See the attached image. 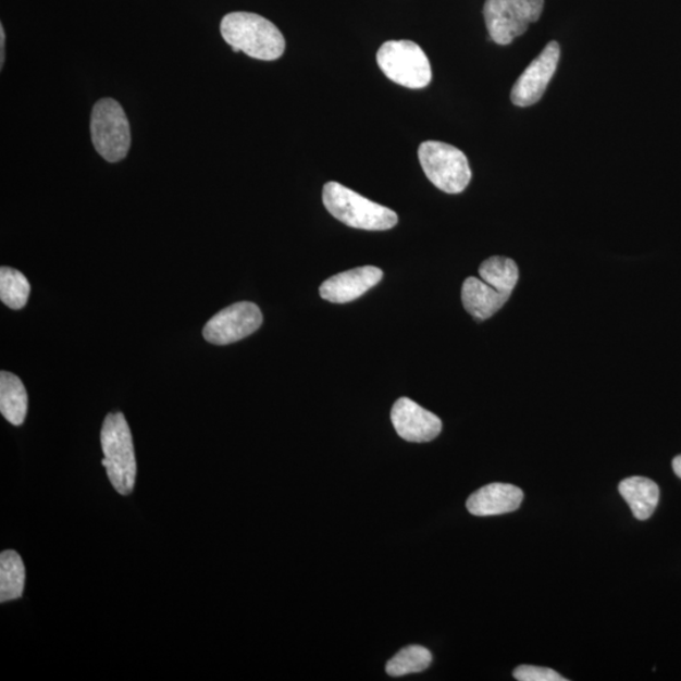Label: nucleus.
<instances>
[{
    "mask_svg": "<svg viewBox=\"0 0 681 681\" xmlns=\"http://www.w3.org/2000/svg\"><path fill=\"white\" fill-rule=\"evenodd\" d=\"M619 491L629 504L633 517L641 521L651 518L659 504V486L646 478L626 479L620 483Z\"/></svg>",
    "mask_w": 681,
    "mask_h": 681,
    "instance_id": "obj_14",
    "label": "nucleus"
},
{
    "mask_svg": "<svg viewBox=\"0 0 681 681\" xmlns=\"http://www.w3.org/2000/svg\"><path fill=\"white\" fill-rule=\"evenodd\" d=\"M509 298L486 282L473 278V276L463 283V307L478 321H485L500 311Z\"/></svg>",
    "mask_w": 681,
    "mask_h": 681,
    "instance_id": "obj_13",
    "label": "nucleus"
},
{
    "mask_svg": "<svg viewBox=\"0 0 681 681\" xmlns=\"http://www.w3.org/2000/svg\"><path fill=\"white\" fill-rule=\"evenodd\" d=\"M322 200L332 216L354 228L385 232L399 221L397 212L370 201L338 182L324 185Z\"/></svg>",
    "mask_w": 681,
    "mask_h": 681,
    "instance_id": "obj_2",
    "label": "nucleus"
},
{
    "mask_svg": "<svg viewBox=\"0 0 681 681\" xmlns=\"http://www.w3.org/2000/svg\"><path fill=\"white\" fill-rule=\"evenodd\" d=\"M91 139L97 152L110 163L124 160L131 148V126L124 109L114 99H101L91 114Z\"/></svg>",
    "mask_w": 681,
    "mask_h": 681,
    "instance_id": "obj_6",
    "label": "nucleus"
},
{
    "mask_svg": "<svg viewBox=\"0 0 681 681\" xmlns=\"http://www.w3.org/2000/svg\"><path fill=\"white\" fill-rule=\"evenodd\" d=\"M263 323L259 307L239 302L225 308L206 323L203 337L208 343L225 346L255 334Z\"/></svg>",
    "mask_w": 681,
    "mask_h": 681,
    "instance_id": "obj_8",
    "label": "nucleus"
},
{
    "mask_svg": "<svg viewBox=\"0 0 681 681\" xmlns=\"http://www.w3.org/2000/svg\"><path fill=\"white\" fill-rule=\"evenodd\" d=\"M418 157L425 176L441 191L457 195L470 185L472 171L462 150L447 143L428 140L419 147Z\"/></svg>",
    "mask_w": 681,
    "mask_h": 681,
    "instance_id": "obj_4",
    "label": "nucleus"
},
{
    "mask_svg": "<svg viewBox=\"0 0 681 681\" xmlns=\"http://www.w3.org/2000/svg\"><path fill=\"white\" fill-rule=\"evenodd\" d=\"M30 285L25 275L17 269L2 267L0 269V299L14 311L27 305Z\"/></svg>",
    "mask_w": 681,
    "mask_h": 681,
    "instance_id": "obj_19",
    "label": "nucleus"
},
{
    "mask_svg": "<svg viewBox=\"0 0 681 681\" xmlns=\"http://www.w3.org/2000/svg\"><path fill=\"white\" fill-rule=\"evenodd\" d=\"M560 59V46L552 41L545 46L540 57H537L524 73L513 84L511 90V101L519 108H528L536 104L543 98L554 74L558 69Z\"/></svg>",
    "mask_w": 681,
    "mask_h": 681,
    "instance_id": "obj_9",
    "label": "nucleus"
},
{
    "mask_svg": "<svg viewBox=\"0 0 681 681\" xmlns=\"http://www.w3.org/2000/svg\"><path fill=\"white\" fill-rule=\"evenodd\" d=\"M100 443L104 453V465L109 481L116 493L129 495L136 485L137 459L128 422L122 413L106 418L100 432Z\"/></svg>",
    "mask_w": 681,
    "mask_h": 681,
    "instance_id": "obj_3",
    "label": "nucleus"
},
{
    "mask_svg": "<svg viewBox=\"0 0 681 681\" xmlns=\"http://www.w3.org/2000/svg\"><path fill=\"white\" fill-rule=\"evenodd\" d=\"M513 677L519 681H567L557 671L549 668L532 667V665H521L515 669Z\"/></svg>",
    "mask_w": 681,
    "mask_h": 681,
    "instance_id": "obj_20",
    "label": "nucleus"
},
{
    "mask_svg": "<svg viewBox=\"0 0 681 681\" xmlns=\"http://www.w3.org/2000/svg\"><path fill=\"white\" fill-rule=\"evenodd\" d=\"M672 470H674L678 478L681 479V455L674 458L672 461Z\"/></svg>",
    "mask_w": 681,
    "mask_h": 681,
    "instance_id": "obj_22",
    "label": "nucleus"
},
{
    "mask_svg": "<svg viewBox=\"0 0 681 681\" xmlns=\"http://www.w3.org/2000/svg\"><path fill=\"white\" fill-rule=\"evenodd\" d=\"M383 271L376 267H361L331 276L320 287V295L331 304H348L366 295L383 280Z\"/></svg>",
    "mask_w": 681,
    "mask_h": 681,
    "instance_id": "obj_11",
    "label": "nucleus"
},
{
    "mask_svg": "<svg viewBox=\"0 0 681 681\" xmlns=\"http://www.w3.org/2000/svg\"><path fill=\"white\" fill-rule=\"evenodd\" d=\"M392 422L400 438L411 443L431 442L442 432L441 419L409 398L395 401Z\"/></svg>",
    "mask_w": 681,
    "mask_h": 681,
    "instance_id": "obj_10",
    "label": "nucleus"
},
{
    "mask_svg": "<svg viewBox=\"0 0 681 681\" xmlns=\"http://www.w3.org/2000/svg\"><path fill=\"white\" fill-rule=\"evenodd\" d=\"M220 30L234 52H244L252 59L278 60L285 50V39L278 27L256 13L226 14L221 21Z\"/></svg>",
    "mask_w": 681,
    "mask_h": 681,
    "instance_id": "obj_1",
    "label": "nucleus"
},
{
    "mask_svg": "<svg viewBox=\"0 0 681 681\" xmlns=\"http://www.w3.org/2000/svg\"><path fill=\"white\" fill-rule=\"evenodd\" d=\"M376 60L389 81L408 89H423L432 82L431 62L416 42L387 41L380 47Z\"/></svg>",
    "mask_w": 681,
    "mask_h": 681,
    "instance_id": "obj_5",
    "label": "nucleus"
},
{
    "mask_svg": "<svg viewBox=\"0 0 681 681\" xmlns=\"http://www.w3.org/2000/svg\"><path fill=\"white\" fill-rule=\"evenodd\" d=\"M433 656L428 648L418 645L407 646L386 664L391 677H404L422 672L431 667Z\"/></svg>",
    "mask_w": 681,
    "mask_h": 681,
    "instance_id": "obj_18",
    "label": "nucleus"
},
{
    "mask_svg": "<svg viewBox=\"0 0 681 681\" xmlns=\"http://www.w3.org/2000/svg\"><path fill=\"white\" fill-rule=\"evenodd\" d=\"M545 0H486L483 5L490 38L500 46L510 45L540 21Z\"/></svg>",
    "mask_w": 681,
    "mask_h": 681,
    "instance_id": "obj_7",
    "label": "nucleus"
},
{
    "mask_svg": "<svg viewBox=\"0 0 681 681\" xmlns=\"http://www.w3.org/2000/svg\"><path fill=\"white\" fill-rule=\"evenodd\" d=\"M4 41H5V32H4V27L0 26V69H3L4 65V59H5V53H4Z\"/></svg>",
    "mask_w": 681,
    "mask_h": 681,
    "instance_id": "obj_21",
    "label": "nucleus"
},
{
    "mask_svg": "<svg viewBox=\"0 0 681 681\" xmlns=\"http://www.w3.org/2000/svg\"><path fill=\"white\" fill-rule=\"evenodd\" d=\"M480 276L503 295L511 297L519 281V268L510 258L493 257L480 265Z\"/></svg>",
    "mask_w": 681,
    "mask_h": 681,
    "instance_id": "obj_17",
    "label": "nucleus"
},
{
    "mask_svg": "<svg viewBox=\"0 0 681 681\" xmlns=\"http://www.w3.org/2000/svg\"><path fill=\"white\" fill-rule=\"evenodd\" d=\"M26 568L17 552L5 550L0 556V602L18 599L25 591Z\"/></svg>",
    "mask_w": 681,
    "mask_h": 681,
    "instance_id": "obj_16",
    "label": "nucleus"
},
{
    "mask_svg": "<svg viewBox=\"0 0 681 681\" xmlns=\"http://www.w3.org/2000/svg\"><path fill=\"white\" fill-rule=\"evenodd\" d=\"M524 500L522 490L509 483H490L467 500V510L474 517H495L517 511Z\"/></svg>",
    "mask_w": 681,
    "mask_h": 681,
    "instance_id": "obj_12",
    "label": "nucleus"
},
{
    "mask_svg": "<svg viewBox=\"0 0 681 681\" xmlns=\"http://www.w3.org/2000/svg\"><path fill=\"white\" fill-rule=\"evenodd\" d=\"M28 397L25 385L18 376L2 371L0 374V411L13 425H22L26 421Z\"/></svg>",
    "mask_w": 681,
    "mask_h": 681,
    "instance_id": "obj_15",
    "label": "nucleus"
}]
</instances>
